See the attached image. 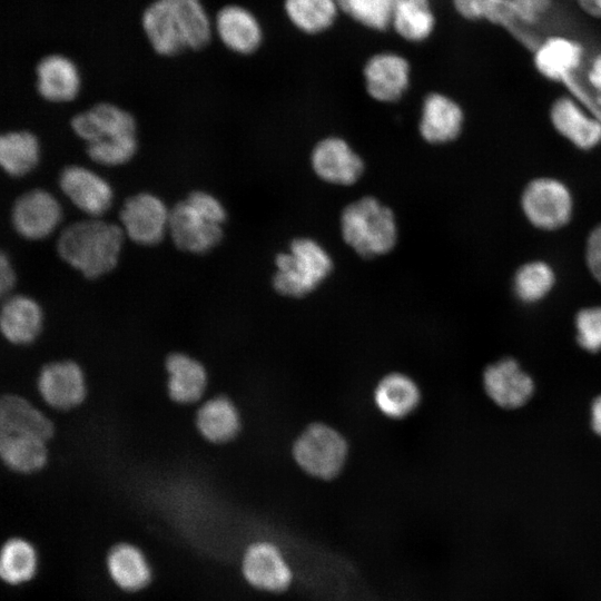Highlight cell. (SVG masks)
Masks as SVG:
<instances>
[{
  "label": "cell",
  "instance_id": "6da1fadb",
  "mask_svg": "<svg viewBox=\"0 0 601 601\" xmlns=\"http://www.w3.org/2000/svg\"><path fill=\"white\" fill-rule=\"evenodd\" d=\"M140 28L152 51L164 58L204 50L214 37L203 0H152L140 14Z\"/></svg>",
  "mask_w": 601,
  "mask_h": 601
},
{
  "label": "cell",
  "instance_id": "7a4b0ae2",
  "mask_svg": "<svg viewBox=\"0 0 601 601\" xmlns=\"http://www.w3.org/2000/svg\"><path fill=\"white\" fill-rule=\"evenodd\" d=\"M125 237L121 226L89 217L65 227L56 249L83 278L96 280L117 267Z\"/></svg>",
  "mask_w": 601,
  "mask_h": 601
},
{
  "label": "cell",
  "instance_id": "3957f363",
  "mask_svg": "<svg viewBox=\"0 0 601 601\" xmlns=\"http://www.w3.org/2000/svg\"><path fill=\"white\" fill-rule=\"evenodd\" d=\"M227 210L213 194L194 190L170 209L168 233L181 252L204 255L224 237Z\"/></svg>",
  "mask_w": 601,
  "mask_h": 601
},
{
  "label": "cell",
  "instance_id": "277c9868",
  "mask_svg": "<svg viewBox=\"0 0 601 601\" xmlns=\"http://www.w3.org/2000/svg\"><path fill=\"white\" fill-rule=\"evenodd\" d=\"M344 243L363 258H375L394 249L398 225L393 209L374 196L347 204L339 215Z\"/></svg>",
  "mask_w": 601,
  "mask_h": 601
},
{
  "label": "cell",
  "instance_id": "5b68a950",
  "mask_svg": "<svg viewBox=\"0 0 601 601\" xmlns=\"http://www.w3.org/2000/svg\"><path fill=\"white\" fill-rule=\"evenodd\" d=\"M274 289L288 297H303L316 289L332 273L328 250L307 236L294 238L275 256Z\"/></svg>",
  "mask_w": 601,
  "mask_h": 601
},
{
  "label": "cell",
  "instance_id": "8992f818",
  "mask_svg": "<svg viewBox=\"0 0 601 601\" xmlns=\"http://www.w3.org/2000/svg\"><path fill=\"white\" fill-rule=\"evenodd\" d=\"M552 0H452L456 13L465 20H485L503 27L526 47L541 41L531 32L548 13Z\"/></svg>",
  "mask_w": 601,
  "mask_h": 601
},
{
  "label": "cell",
  "instance_id": "52a82bcc",
  "mask_svg": "<svg viewBox=\"0 0 601 601\" xmlns=\"http://www.w3.org/2000/svg\"><path fill=\"white\" fill-rule=\"evenodd\" d=\"M88 394L87 374L73 359L51 361L38 372L36 401L51 413H68L81 407Z\"/></svg>",
  "mask_w": 601,
  "mask_h": 601
},
{
  "label": "cell",
  "instance_id": "ba28073f",
  "mask_svg": "<svg viewBox=\"0 0 601 601\" xmlns=\"http://www.w3.org/2000/svg\"><path fill=\"white\" fill-rule=\"evenodd\" d=\"M293 454L296 463L311 476L331 480L338 475L347 455L345 439L334 428L316 423L296 440Z\"/></svg>",
  "mask_w": 601,
  "mask_h": 601
},
{
  "label": "cell",
  "instance_id": "9c48e42d",
  "mask_svg": "<svg viewBox=\"0 0 601 601\" xmlns=\"http://www.w3.org/2000/svg\"><path fill=\"white\" fill-rule=\"evenodd\" d=\"M242 574L254 589L266 593H284L295 580L293 566L280 546L270 540H257L245 549Z\"/></svg>",
  "mask_w": 601,
  "mask_h": 601
},
{
  "label": "cell",
  "instance_id": "30bf717a",
  "mask_svg": "<svg viewBox=\"0 0 601 601\" xmlns=\"http://www.w3.org/2000/svg\"><path fill=\"white\" fill-rule=\"evenodd\" d=\"M170 209L155 194L141 191L127 198L119 211L126 237L141 246L159 244L168 231Z\"/></svg>",
  "mask_w": 601,
  "mask_h": 601
},
{
  "label": "cell",
  "instance_id": "8fae6325",
  "mask_svg": "<svg viewBox=\"0 0 601 601\" xmlns=\"http://www.w3.org/2000/svg\"><path fill=\"white\" fill-rule=\"evenodd\" d=\"M521 204L530 223L544 230L563 227L572 214L569 189L563 183L548 177L530 181L523 191Z\"/></svg>",
  "mask_w": 601,
  "mask_h": 601
},
{
  "label": "cell",
  "instance_id": "7c38bea8",
  "mask_svg": "<svg viewBox=\"0 0 601 601\" xmlns=\"http://www.w3.org/2000/svg\"><path fill=\"white\" fill-rule=\"evenodd\" d=\"M362 73L367 95L375 101L392 104L401 100L407 92L412 67L405 56L382 50L366 59Z\"/></svg>",
  "mask_w": 601,
  "mask_h": 601
},
{
  "label": "cell",
  "instance_id": "4fadbf2b",
  "mask_svg": "<svg viewBox=\"0 0 601 601\" xmlns=\"http://www.w3.org/2000/svg\"><path fill=\"white\" fill-rule=\"evenodd\" d=\"M311 167L322 181L348 187L363 176L365 162L347 140L338 136H327L318 140L309 156Z\"/></svg>",
  "mask_w": 601,
  "mask_h": 601
},
{
  "label": "cell",
  "instance_id": "5bb4252c",
  "mask_svg": "<svg viewBox=\"0 0 601 601\" xmlns=\"http://www.w3.org/2000/svg\"><path fill=\"white\" fill-rule=\"evenodd\" d=\"M214 32L237 56H252L263 46L265 30L258 16L242 3H225L213 17Z\"/></svg>",
  "mask_w": 601,
  "mask_h": 601
},
{
  "label": "cell",
  "instance_id": "9a60e30c",
  "mask_svg": "<svg viewBox=\"0 0 601 601\" xmlns=\"http://www.w3.org/2000/svg\"><path fill=\"white\" fill-rule=\"evenodd\" d=\"M62 219L59 200L48 190L35 188L21 194L11 208V224L28 240L50 236Z\"/></svg>",
  "mask_w": 601,
  "mask_h": 601
},
{
  "label": "cell",
  "instance_id": "2e32d148",
  "mask_svg": "<svg viewBox=\"0 0 601 601\" xmlns=\"http://www.w3.org/2000/svg\"><path fill=\"white\" fill-rule=\"evenodd\" d=\"M46 326V311L33 296L13 293L2 298L0 331L3 341L12 346L26 347L35 344Z\"/></svg>",
  "mask_w": 601,
  "mask_h": 601
},
{
  "label": "cell",
  "instance_id": "e0dca14e",
  "mask_svg": "<svg viewBox=\"0 0 601 601\" xmlns=\"http://www.w3.org/2000/svg\"><path fill=\"white\" fill-rule=\"evenodd\" d=\"M58 184L65 196L89 217L100 218L111 207V185L90 168L67 166L59 174Z\"/></svg>",
  "mask_w": 601,
  "mask_h": 601
},
{
  "label": "cell",
  "instance_id": "ac0fdd59",
  "mask_svg": "<svg viewBox=\"0 0 601 601\" xmlns=\"http://www.w3.org/2000/svg\"><path fill=\"white\" fill-rule=\"evenodd\" d=\"M168 398L180 406L198 405L209 387L205 364L185 352H171L164 361Z\"/></svg>",
  "mask_w": 601,
  "mask_h": 601
},
{
  "label": "cell",
  "instance_id": "d6986e66",
  "mask_svg": "<svg viewBox=\"0 0 601 601\" xmlns=\"http://www.w3.org/2000/svg\"><path fill=\"white\" fill-rule=\"evenodd\" d=\"M75 135L86 145L99 140L132 136L137 132L135 117L111 102H98L75 115L70 120Z\"/></svg>",
  "mask_w": 601,
  "mask_h": 601
},
{
  "label": "cell",
  "instance_id": "ffe728a7",
  "mask_svg": "<svg viewBox=\"0 0 601 601\" xmlns=\"http://www.w3.org/2000/svg\"><path fill=\"white\" fill-rule=\"evenodd\" d=\"M35 73L36 89L39 96L49 102H70L81 90L79 67L63 53L51 52L40 58Z\"/></svg>",
  "mask_w": 601,
  "mask_h": 601
},
{
  "label": "cell",
  "instance_id": "44dd1931",
  "mask_svg": "<svg viewBox=\"0 0 601 601\" xmlns=\"http://www.w3.org/2000/svg\"><path fill=\"white\" fill-rule=\"evenodd\" d=\"M193 421L198 435L210 445L231 442L242 428L238 407L224 394L204 398L195 408Z\"/></svg>",
  "mask_w": 601,
  "mask_h": 601
},
{
  "label": "cell",
  "instance_id": "7402d4cb",
  "mask_svg": "<svg viewBox=\"0 0 601 601\" xmlns=\"http://www.w3.org/2000/svg\"><path fill=\"white\" fill-rule=\"evenodd\" d=\"M464 121L460 105L441 92L427 93L421 106L418 132L431 145H444L455 140Z\"/></svg>",
  "mask_w": 601,
  "mask_h": 601
},
{
  "label": "cell",
  "instance_id": "603a6c76",
  "mask_svg": "<svg viewBox=\"0 0 601 601\" xmlns=\"http://www.w3.org/2000/svg\"><path fill=\"white\" fill-rule=\"evenodd\" d=\"M0 433H29L49 442L56 434L52 416L28 397L4 393L0 398Z\"/></svg>",
  "mask_w": 601,
  "mask_h": 601
},
{
  "label": "cell",
  "instance_id": "cb8c5ba5",
  "mask_svg": "<svg viewBox=\"0 0 601 601\" xmlns=\"http://www.w3.org/2000/svg\"><path fill=\"white\" fill-rule=\"evenodd\" d=\"M0 459L14 474L35 475L49 464L50 442L36 434L0 433Z\"/></svg>",
  "mask_w": 601,
  "mask_h": 601
},
{
  "label": "cell",
  "instance_id": "d4e9b609",
  "mask_svg": "<svg viewBox=\"0 0 601 601\" xmlns=\"http://www.w3.org/2000/svg\"><path fill=\"white\" fill-rule=\"evenodd\" d=\"M487 395L500 406L515 408L523 405L533 392V382L512 358H504L484 372Z\"/></svg>",
  "mask_w": 601,
  "mask_h": 601
},
{
  "label": "cell",
  "instance_id": "484cf974",
  "mask_svg": "<svg viewBox=\"0 0 601 601\" xmlns=\"http://www.w3.org/2000/svg\"><path fill=\"white\" fill-rule=\"evenodd\" d=\"M583 59L582 46L570 38L552 36L534 50V66L548 79L563 83L574 77Z\"/></svg>",
  "mask_w": 601,
  "mask_h": 601
},
{
  "label": "cell",
  "instance_id": "4316f807",
  "mask_svg": "<svg viewBox=\"0 0 601 601\" xmlns=\"http://www.w3.org/2000/svg\"><path fill=\"white\" fill-rule=\"evenodd\" d=\"M554 128L574 146L591 149L601 142V120L587 112L569 97L554 101L551 108Z\"/></svg>",
  "mask_w": 601,
  "mask_h": 601
},
{
  "label": "cell",
  "instance_id": "83f0119b",
  "mask_svg": "<svg viewBox=\"0 0 601 601\" xmlns=\"http://www.w3.org/2000/svg\"><path fill=\"white\" fill-rule=\"evenodd\" d=\"M435 28L432 0H394L390 30L400 39L422 43L432 37Z\"/></svg>",
  "mask_w": 601,
  "mask_h": 601
},
{
  "label": "cell",
  "instance_id": "f1b7e54d",
  "mask_svg": "<svg viewBox=\"0 0 601 601\" xmlns=\"http://www.w3.org/2000/svg\"><path fill=\"white\" fill-rule=\"evenodd\" d=\"M288 23L306 36L329 31L342 14L337 0H283Z\"/></svg>",
  "mask_w": 601,
  "mask_h": 601
},
{
  "label": "cell",
  "instance_id": "f546056e",
  "mask_svg": "<svg viewBox=\"0 0 601 601\" xmlns=\"http://www.w3.org/2000/svg\"><path fill=\"white\" fill-rule=\"evenodd\" d=\"M106 563L111 580L125 591L141 590L151 579V570L145 554L132 544L120 543L112 546Z\"/></svg>",
  "mask_w": 601,
  "mask_h": 601
},
{
  "label": "cell",
  "instance_id": "4dcf8cb0",
  "mask_svg": "<svg viewBox=\"0 0 601 601\" xmlns=\"http://www.w3.org/2000/svg\"><path fill=\"white\" fill-rule=\"evenodd\" d=\"M40 144L29 130H11L0 137V166L11 177L30 174L39 164Z\"/></svg>",
  "mask_w": 601,
  "mask_h": 601
},
{
  "label": "cell",
  "instance_id": "1f68e13d",
  "mask_svg": "<svg viewBox=\"0 0 601 601\" xmlns=\"http://www.w3.org/2000/svg\"><path fill=\"white\" fill-rule=\"evenodd\" d=\"M420 398L417 385L411 377L401 373L383 377L374 393L376 406L391 418L408 415L418 405Z\"/></svg>",
  "mask_w": 601,
  "mask_h": 601
},
{
  "label": "cell",
  "instance_id": "d6a6232c",
  "mask_svg": "<svg viewBox=\"0 0 601 601\" xmlns=\"http://www.w3.org/2000/svg\"><path fill=\"white\" fill-rule=\"evenodd\" d=\"M35 548L21 538L9 539L1 549L0 575L9 584L29 581L37 571Z\"/></svg>",
  "mask_w": 601,
  "mask_h": 601
},
{
  "label": "cell",
  "instance_id": "836d02e7",
  "mask_svg": "<svg viewBox=\"0 0 601 601\" xmlns=\"http://www.w3.org/2000/svg\"><path fill=\"white\" fill-rule=\"evenodd\" d=\"M342 14L375 32L390 30L394 0H337Z\"/></svg>",
  "mask_w": 601,
  "mask_h": 601
},
{
  "label": "cell",
  "instance_id": "e575fe53",
  "mask_svg": "<svg viewBox=\"0 0 601 601\" xmlns=\"http://www.w3.org/2000/svg\"><path fill=\"white\" fill-rule=\"evenodd\" d=\"M553 283L554 274L546 263L531 262L518 270L514 288L522 300L530 303L544 297L552 288Z\"/></svg>",
  "mask_w": 601,
  "mask_h": 601
},
{
  "label": "cell",
  "instance_id": "d590c367",
  "mask_svg": "<svg viewBox=\"0 0 601 601\" xmlns=\"http://www.w3.org/2000/svg\"><path fill=\"white\" fill-rule=\"evenodd\" d=\"M138 149L137 135L99 140L86 145L87 156L96 164L107 167L130 161Z\"/></svg>",
  "mask_w": 601,
  "mask_h": 601
},
{
  "label": "cell",
  "instance_id": "8d00e7d4",
  "mask_svg": "<svg viewBox=\"0 0 601 601\" xmlns=\"http://www.w3.org/2000/svg\"><path fill=\"white\" fill-rule=\"evenodd\" d=\"M578 343L587 351L595 353L601 349V307L585 308L579 312L575 319Z\"/></svg>",
  "mask_w": 601,
  "mask_h": 601
},
{
  "label": "cell",
  "instance_id": "74e56055",
  "mask_svg": "<svg viewBox=\"0 0 601 601\" xmlns=\"http://www.w3.org/2000/svg\"><path fill=\"white\" fill-rule=\"evenodd\" d=\"M585 256L590 272L601 284V224L589 235Z\"/></svg>",
  "mask_w": 601,
  "mask_h": 601
},
{
  "label": "cell",
  "instance_id": "f35d334b",
  "mask_svg": "<svg viewBox=\"0 0 601 601\" xmlns=\"http://www.w3.org/2000/svg\"><path fill=\"white\" fill-rule=\"evenodd\" d=\"M18 275L10 257L2 252L0 255V296L4 298L14 293Z\"/></svg>",
  "mask_w": 601,
  "mask_h": 601
},
{
  "label": "cell",
  "instance_id": "ab89813d",
  "mask_svg": "<svg viewBox=\"0 0 601 601\" xmlns=\"http://www.w3.org/2000/svg\"><path fill=\"white\" fill-rule=\"evenodd\" d=\"M588 81L595 93L597 104L601 107V52L591 62Z\"/></svg>",
  "mask_w": 601,
  "mask_h": 601
},
{
  "label": "cell",
  "instance_id": "60d3db41",
  "mask_svg": "<svg viewBox=\"0 0 601 601\" xmlns=\"http://www.w3.org/2000/svg\"><path fill=\"white\" fill-rule=\"evenodd\" d=\"M592 427L594 432L601 435V395L597 397L591 407Z\"/></svg>",
  "mask_w": 601,
  "mask_h": 601
},
{
  "label": "cell",
  "instance_id": "b9f144b4",
  "mask_svg": "<svg viewBox=\"0 0 601 601\" xmlns=\"http://www.w3.org/2000/svg\"><path fill=\"white\" fill-rule=\"evenodd\" d=\"M581 8L593 17H601V0H579Z\"/></svg>",
  "mask_w": 601,
  "mask_h": 601
}]
</instances>
